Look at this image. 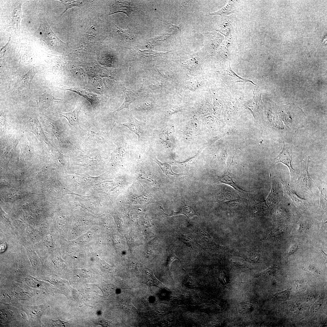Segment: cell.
Segmentation results:
<instances>
[{"mask_svg":"<svg viewBox=\"0 0 327 327\" xmlns=\"http://www.w3.org/2000/svg\"><path fill=\"white\" fill-rule=\"evenodd\" d=\"M37 35L48 45L52 47H57L60 44H65L53 31L44 16L40 18V26Z\"/></svg>","mask_w":327,"mask_h":327,"instance_id":"obj_1","label":"cell"},{"mask_svg":"<svg viewBox=\"0 0 327 327\" xmlns=\"http://www.w3.org/2000/svg\"><path fill=\"white\" fill-rule=\"evenodd\" d=\"M309 159L303 160L301 163L300 176L298 181L304 190L308 193H312V181L308 172Z\"/></svg>","mask_w":327,"mask_h":327,"instance_id":"obj_2","label":"cell"},{"mask_svg":"<svg viewBox=\"0 0 327 327\" xmlns=\"http://www.w3.org/2000/svg\"><path fill=\"white\" fill-rule=\"evenodd\" d=\"M272 187L271 192L266 200L268 204L275 205L278 203L282 200L283 197L282 189L279 182L272 178Z\"/></svg>","mask_w":327,"mask_h":327,"instance_id":"obj_3","label":"cell"},{"mask_svg":"<svg viewBox=\"0 0 327 327\" xmlns=\"http://www.w3.org/2000/svg\"><path fill=\"white\" fill-rule=\"evenodd\" d=\"M283 147L277 160V162H281L286 165L289 168L292 178L294 169L292 165V153L291 149L286 146L284 143Z\"/></svg>","mask_w":327,"mask_h":327,"instance_id":"obj_4","label":"cell"},{"mask_svg":"<svg viewBox=\"0 0 327 327\" xmlns=\"http://www.w3.org/2000/svg\"><path fill=\"white\" fill-rule=\"evenodd\" d=\"M124 101L121 105L114 112L119 111L125 108H128L131 103L138 99L139 95L138 92H136L131 90L124 87L123 89Z\"/></svg>","mask_w":327,"mask_h":327,"instance_id":"obj_5","label":"cell"},{"mask_svg":"<svg viewBox=\"0 0 327 327\" xmlns=\"http://www.w3.org/2000/svg\"><path fill=\"white\" fill-rule=\"evenodd\" d=\"M164 213L166 215L170 216L180 214L183 215L190 218L195 216H198V213L191 205L184 203L182 204L177 212H175L173 210H172V213L170 214H167L164 212Z\"/></svg>","mask_w":327,"mask_h":327,"instance_id":"obj_6","label":"cell"},{"mask_svg":"<svg viewBox=\"0 0 327 327\" xmlns=\"http://www.w3.org/2000/svg\"><path fill=\"white\" fill-rule=\"evenodd\" d=\"M228 170L226 172L222 175L216 176L218 182L229 185L242 193L245 194L246 193L249 191L243 190L234 181L233 177L231 176V174L228 172Z\"/></svg>","mask_w":327,"mask_h":327,"instance_id":"obj_7","label":"cell"},{"mask_svg":"<svg viewBox=\"0 0 327 327\" xmlns=\"http://www.w3.org/2000/svg\"><path fill=\"white\" fill-rule=\"evenodd\" d=\"M280 179L283 185L285 192L296 204L298 205H302L306 200V199L299 196L294 190L289 187L287 183L284 181L281 177Z\"/></svg>","mask_w":327,"mask_h":327,"instance_id":"obj_8","label":"cell"},{"mask_svg":"<svg viewBox=\"0 0 327 327\" xmlns=\"http://www.w3.org/2000/svg\"><path fill=\"white\" fill-rule=\"evenodd\" d=\"M131 11V8L125 2L115 1L110 5L109 15L120 12H124L128 15Z\"/></svg>","mask_w":327,"mask_h":327,"instance_id":"obj_9","label":"cell"},{"mask_svg":"<svg viewBox=\"0 0 327 327\" xmlns=\"http://www.w3.org/2000/svg\"><path fill=\"white\" fill-rule=\"evenodd\" d=\"M138 122V121L131 115L129 121L123 124V125L134 133L137 136L138 140H139L141 136L142 132Z\"/></svg>","mask_w":327,"mask_h":327,"instance_id":"obj_10","label":"cell"},{"mask_svg":"<svg viewBox=\"0 0 327 327\" xmlns=\"http://www.w3.org/2000/svg\"><path fill=\"white\" fill-rule=\"evenodd\" d=\"M236 4L235 1H229L225 6L217 11L211 13L210 15L224 16L233 13L236 10Z\"/></svg>","mask_w":327,"mask_h":327,"instance_id":"obj_11","label":"cell"},{"mask_svg":"<svg viewBox=\"0 0 327 327\" xmlns=\"http://www.w3.org/2000/svg\"><path fill=\"white\" fill-rule=\"evenodd\" d=\"M80 109L79 107H76L72 111L61 115L66 118L71 125L75 127L79 126L78 117Z\"/></svg>","mask_w":327,"mask_h":327,"instance_id":"obj_12","label":"cell"},{"mask_svg":"<svg viewBox=\"0 0 327 327\" xmlns=\"http://www.w3.org/2000/svg\"><path fill=\"white\" fill-rule=\"evenodd\" d=\"M317 186L320 193V205L324 208L327 204V187L326 184L320 180L317 183Z\"/></svg>","mask_w":327,"mask_h":327,"instance_id":"obj_13","label":"cell"},{"mask_svg":"<svg viewBox=\"0 0 327 327\" xmlns=\"http://www.w3.org/2000/svg\"><path fill=\"white\" fill-rule=\"evenodd\" d=\"M227 74L228 76V79L229 81L232 82L233 83H236L238 82H251L253 84L255 85L252 81L251 79L243 78L238 76L232 70L231 68L229 65V67L227 71Z\"/></svg>","mask_w":327,"mask_h":327,"instance_id":"obj_14","label":"cell"},{"mask_svg":"<svg viewBox=\"0 0 327 327\" xmlns=\"http://www.w3.org/2000/svg\"><path fill=\"white\" fill-rule=\"evenodd\" d=\"M154 161L159 166L163 172L167 176H178L181 174H177L173 172L172 169L170 165L167 163H163L159 161L156 157L154 158Z\"/></svg>","mask_w":327,"mask_h":327,"instance_id":"obj_15","label":"cell"},{"mask_svg":"<svg viewBox=\"0 0 327 327\" xmlns=\"http://www.w3.org/2000/svg\"><path fill=\"white\" fill-rule=\"evenodd\" d=\"M21 18V5L20 4L15 8L13 14L12 22L15 28L18 29L19 28Z\"/></svg>","mask_w":327,"mask_h":327,"instance_id":"obj_16","label":"cell"},{"mask_svg":"<svg viewBox=\"0 0 327 327\" xmlns=\"http://www.w3.org/2000/svg\"><path fill=\"white\" fill-rule=\"evenodd\" d=\"M65 6V10L62 13V15L68 9L74 7H80L82 4V1L78 0H59Z\"/></svg>","mask_w":327,"mask_h":327,"instance_id":"obj_17","label":"cell"},{"mask_svg":"<svg viewBox=\"0 0 327 327\" xmlns=\"http://www.w3.org/2000/svg\"><path fill=\"white\" fill-rule=\"evenodd\" d=\"M276 299L279 300H287L289 296V292L287 290L284 291L277 292L274 294Z\"/></svg>","mask_w":327,"mask_h":327,"instance_id":"obj_18","label":"cell"},{"mask_svg":"<svg viewBox=\"0 0 327 327\" xmlns=\"http://www.w3.org/2000/svg\"><path fill=\"white\" fill-rule=\"evenodd\" d=\"M54 323L55 324H57V325H60V326H65L67 325V322H64L61 321H55L54 322Z\"/></svg>","mask_w":327,"mask_h":327,"instance_id":"obj_19","label":"cell"},{"mask_svg":"<svg viewBox=\"0 0 327 327\" xmlns=\"http://www.w3.org/2000/svg\"><path fill=\"white\" fill-rule=\"evenodd\" d=\"M320 250H321V253H322V254L323 255L324 257L325 258V259H326H326H327V255H326V253H325L324 252V251L321 249H320Z\"/></svg>","mask_w":327,"mask_h":327,"instance_id":"obj_20","label":"cell"}]
</instances>
